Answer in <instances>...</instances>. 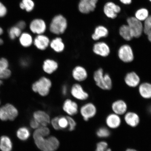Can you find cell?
<instances>
[{
	"label": "cell",
	"instance_id": "obj_1",
	"mask_svg": "<svg viewBox=\"0 0 151 151\" xmlns=\"http://www.w3.org/2000/svg\"><path fill=\"white\" fill-rule=\"evenodd\" d=\"M52 82L47 76H43L34 82L31 88L34 93L40 97H46L50 95L52 87Z\"/></svg>",
	"mask_w": 151,
	"mask_h": 151
},
{
	"label": "cell",
	"instance_id": "obj_2",
	"mask_svg": "<svg viewBox=\"0 0 151 151\" xmlns=\"http://www.w3.org/2000/svg\"><path fill=\"white\" fill-rule=\"evenodd\" d=\"M34 140L35 146L41 151H56L60 146L59 139L54 136L37 137Z\"/></svg>",
	"mask_w": 151,
	"mask_h": 151
},
{
	"label": "cell",
	"instance_id": "obj_3",
	"mask_svg": "<svg viewBox=\"0 0 151 151\" xmlns=\"http://www.w3.org/2000/svg\"><path fill=\"white\" fill-rule=\"evenodd\" d=\"M93 79L95 84L101 89L109 90L112 87V79L108 73H104L102 69L100 68L94 72Z\"/></svg>",
	"mask_w": 151,
	"mask_h": 151
},
{
	"label": "cell",
	"instance_id": "obj_4",
	"mask_svg": "<svg viewBox=\"0 0 151 151\" xmlns=\"http://www.w3.org/2000/svg\"><path fill=\"white\" fill-rule=\"evenodd\" d=\"M67 27V22L62 15H58L52 19L50 24V31L54 35H59L65 32Z\"/></svg>",
	"mask_w": 151,
	"mask_h": 151
},
{
	"label": "cell",
	"instance_id": "obj_5",
	"mask_svg": "<svg viewBox=\"0 0 151 151\" xmlns=\"http://www.w3.org/2000/svg\"><path fill=\"white\" fill-rule=\"evenodd\" d=\"M69 94L72 99L76 101H84L89 98V95L80 83L75 82L69 88Z\"/></svg>",
	"mask_w": 151,
	"mask_h": 151
},
{
	"label": "cell",
	"instance_id": "obj_6",
	"mask_svg": "<svg viewBox=\"0 0 151 151\" xmlns=\"http://www.w3.org/2000/svg\"><path fill=\"white\" fill-rule=\"evenodd\" d=\"M19 115L17 109L10 103H7L0 107V120L3 122L16 119Z\"/></svg>",
	"mask_w": 151,
	"mask_h": 151
},
{
	"label": "cell",
	"instance_id": "obj_7",
	"mask_svg": "<svg viewBox=\"0 0 151 151\" xmlns=\"http://www.w3.org/2000/svg\"><path fill=\"white\" fill-rule=\"evenodd\" d=\"M134 38H139L143 33V22L139 21L134 17H130L126 19Z\"/></svg>",
	"mask_w": 151,
	"mask_h": 151
},
{
	"label": "cell",
	"instance_id": "obj_8",
	"mask_svg": "<svg viewBox=\"0 0 151 151\" xmlns=\"http://www.w3.org/2000/svg\"><path fill=\"white\" fill-rule=\"evenodd\" d=\"M79 105L77 101L70 98H66L62 105V110L67 116L73 117L79 112Z\"/></svg>",
	"mask_w": 151,
	"mask_h": 151
},
{
	"label": "cell",
	"instance_id": "obj_9",
	"mask_svg": "<svg viewBox=\"0 0 151 151\" xmlns=\"http://www.w3.org/2000/svg\"><path fill=\"white\" fill-rule=\"evenodd\" d=\"M118 55L121 61L125 63H131L134 58L133 49L129 45L127 44L123 45L119 47Z\"/></svg>",
	"mask_w": 151,
	"mask_h": 151
},
{
	"label": "cell",
	"instance_id": "obj_10",
	"mask_svg": "<svg viewBox=\"0 0 151 151\" xmlns=\"http://www.w3.org/2000/svg\"><path fill=\"white\" fill-rule=\"evenodd\" d=\"M79 112L85 121L88 122L90 119L93 118L96 116L97 109L93 103L87 102L79 108Z\"/></svg>",
	"mask_w": 151,
	"mask_h": 151
},
{
	"label": "cell",
	"instance_id": "obj_11",
	"mask_svg": "<svg viewBox=\"0 0 151 151\" xmlns=\"http://www.w3.org/2000/svg\"><path fill=\"white\" fill-rule=\"evenodd\" d=\"M121 10L120 6L112 1L107 2L104 6V14L107 18L111 19L116 18Z\"/></svg>",
	"mask_w": 151,
	"mask_h": 151
},
{
	"label": "cell",
	"instance_id": "obj_12",
	"mask_svg": "<svg viewBox=\"0 0 151 151\" xmlns=\"http://www.w3.org/2000/svg\"><path fill=\"white\" fill-rule=\"evenodd\" d=\"M71 76L75 82L81 83L88 78V72L84 66L76 65L72 69Z\"/></svg>",
	"mask_w": 151,
	"mask_h": 151
},
{
	"label": "cell",
	"instance_id": "obj_13",
	"mask_svg": "<svg viewBox=\"0 0 151 151\" xmlns=\"http://www.w3.org/2000/svg\"><path fill=\"white\" fill-rule=\"evenodd\" d=\"M59 68L58 62L51 58H47L43 60L41 67L43 72L47 76L54 74L58 70Z\"/></svg>",
	"mask_w": 151,
	"mask_h": 151
},
{
	"label": "cell",
	"instance_id": "obj_14",
	"mask_svg": "<svg viewBox=\"0 0 151 151\" xmlns=\"http://www.w3.org/2000/svg\"><path fill=\"white\" fill-rule=\"evenodd\" d=\"M92 51L96 55L106 57L110 53L111 50L109 45L104 41H98L93 45Z\"/></svg>",
	"mask_w": 151,
	"mask_h": 151
},
{
	"label": "cell",
	"instance_id": "obj_15",
	"mask_svg": "<svg viewBox=\"0 0 151 151\" xmlns=\"http://www.w3.org/2000/svg\"><path fill=\"white\" fill-rule=\"evenodd\" d=\"M99 0H80L78 9L81 13L87 14L95 10Z\"/></svg>",
	"mask_w": 151,
	"mask_h": 151
},
{
	"label": "cell",
	"instance_id": "obj_16",
	"mask_svg": "<svg viewBox=\"0 0 151 151\" xmlns=\"http://www.w3.org/2000/svg\"><path fill=\"white\" fill-rule=\"evenodd\" d=\"M50 41L46 35H37L33 40V45L38 50L45 51L50 47Z\"/></svg>",
	"mask_w": 151,
	"mask_h": 151
},
{
	"label": "cell",
	"instance_id": "obj_17",
	"mask_svg": "<svg viewBox=\"0 0 151 151\" xmlns=\"http://www.w3.org/2000/svg\"><path fill=\"white\" fill-rule=\"evenodd\" d=\"M33 118L36 120L41 126H48L50 122V114L46 111L39 109L34 112Z\"/></svg>",
	"mask_w": 151,
	"mask_h": 151
},
{
	"label": "cell",
	"instance_id": "obj_18",
	"mask_svg": "<svg viewBox=\"0 0 151 151\" xmlns=\"http://www.w3.org/2000/svg\"><path fill=\"white\" fill-rule=\"evenodd\" d=\"M46 22L40 19H36L32 21L29 25V29L33 33L37 35H42L46 31Z\"/></svg>",
	"mask_w": 151,
	"mask_h": 151
},
{
	"label": "cell",
	"instance_id": "obj_19",
	"mask_svg": "<svg viewBox=\"0 0 151 151\" xmlns=\"http://www.w3.org/2000/svg\"><path fill=\"white\" fill-rule=\"evenodd\" d=\"M9 61L5 58H0V80L8 79L12 75V71L9 68Z\"/></svg>",
	"mask_w": 151,
	"mask_h": 151
},
{
	"label": "cell",
	"instance_id": "obj_20",
	"mask_svg": "<svg viewBox=\"0 0 151 151\" xmlns=\"http://www.w3.org/2000/svg\"><path fill=\"white\" fill-rule=\"evenodd\" d=\"M124 81L127 86L130 87L134 88L140 84V78L139 76L135 72L128 73L125 76Z\"/></svg>",
	"mask_w": 151,
	"mask_h": 151
},
{
	"label": "cell",
	"instance_id": "obj_21",
	"mask_svg": "<svg viewBox=\"0 0 151 151\" xmlns=\"http://www.w3.org/2000/svg\"><path fill=\"white\" fill-rule=\"evenodd\" d=\"M112 109L114 113L120 116L125 114L127 112V105L123 100H118L112 103Z\"/></svg>",
	"mask_w": 151,
	"mask_h": 151
},
{
	"label": "cell",
	"instance_id": "obj_22",
	"mask_svg": "<svg viewBox=\"0 0 151 151\" xmlns=\"http://www.w3.org/2000/svg\"><path fill=\"white\" fill-rule=\"evenodd\" d=\"M50 47L54 52L61 54L65 50V45L61 38L56 37L50 41Z\"/></svg>",
	"mask_w": 151,
	"mask_h": 151
},
{
	"label": "cell",
	"instance_id": "obj_23",
	"mask_svg": "<svg viewBox=\"0 0 151 151\" xmlns=\"http://www.w3.org/2000/svg\"><path fill=\"white\" fill-rule=\"evenodd\" d=\"M109 35V30L108 28L104 26L100 25L96 27L91 37L93 40L98 41L100 39L106 37Z\"/></svg>",
	"mask_w": 151,
	"mask_h": 151
},
{
	"label": "cell",
	"instance_id": "obj_24",
	"mask_svg": "<svg viewBox=\"0 0 151 151\" xmlns=\"http://www.w3.org/2000/svg\"><path fill=\"white\" fill-rule=\"evenodd\" d=\"M124 120L126 123L132 127H137L140 122L138 115L132 112H126L124 115Z\"/></svg>",
	"mask_w": 151,
	"mask_h": 151
},
{
	"label": "cell",
	"instance_id": "obj_25",
	"mask_svg": "<svg viewBox=\"0 0 151 151\" xmlns=\"http://www.w3.org/2000/svg\"><path fill=\"white\" fill-rule=\"evenodd\" d=\"M106 122L109 128L111 129H116L120 126L121 119L119 116L113 113L108 115L106 120Z\"/></svg>",
	"mask_w": 151,
	"mask_h": 151
},
{
	"label": "cell",
	"instance_id": "obj_26",
	"mask_svg": "<svg viewBox=\"0 0 151 151\" xmlns=\"http://www.w3.org/2000/svg\"><path fill=\"white\" fill-rule=\"evenodd\" d=\"M139 92L141 97L145 99H151V84L144 82L139 85Z\"/></svg>",
	"mask_w": 151,
	"mask_h": 151
},
{
	"label": "cell",
	"instance_id": "obj_27",
	"mask_svg": "<svg viewBox=\"0 0 151 151\" xmlns=\"http://www.w3.org/2000/svg\"><path fill=\"white\" fill-rule=\"evenodd\" d=\"M34 39L29 33H22L19 37V41L21 46L25 48H29L33 44Z\"/></svg>",
	"mask_w": 151,
	"mask_h": 151
},
{
	"label": "cell",
	"instance_id": "obj_28",
	"mask_svg": "<svg viewBox=\"0 0 151 151\" xmlns=\"http://www.w3.org/2000/svg\"><path fill=\"white\" fill-rule=\"evenodd\" d=\"M119 33L124 40L129 41L134 38L131 30L127 24H123L119 28Z\"/></svg>",
	"mask_w": 151,
	"mask_h": 151
},
{
	"label": "cell",
	"instance_id": "obj_29",
	"mask_svg": "<svg viewBox=\"0 0 151 151\" xmlns=\"http://www.w3.org/2000/svg\"><path fill=\"white\" fill-rule=\"evenodd\" d=\"M13 149V143L11 139L6 135L0 138V150L1 151H11Z\"/></svg>",
	"mask_w": 151,
	"mask_h": 151
},
{
	"label": "cell",
	"instance_id": "obj_30",
	"mask_svg": "<svg viewBox=\"0 0 151 151\" xmlns=\"http://www.w3.org/2000/svg\"><path fill=\"white\" fill-rule=\"evenodd\" d=\"M30 130L27 127L22 126L18 128L16 132V135L19 140L25 141L28 140L31 137Z\"/></svg>",
	"mask_w": 151,
	"mask_h": 151
},
{
	"label": "cell",
	"instance_id": "obj_31",
	"mask_svg": "<svg viewBox=\"0 0 151 151\" xmlns=\"http://www.w3.org/2000/svg\"><path fill=\"white\" fill-rule=\"evenodd\" d=\"M150 14L148 9L145 7H141L135 11L134 17L142 22H144L150 16Z\"/></svg>",
	"mask_w": 151,
	"mask_h": 151
},
{
	"label": "cell",
	"instance_id": "obj_32",
	"mask_svg": "<svg viewBox=\"0 0 151 151\" xmlns=\"http://www.w3.org/2000/svg\"><path fill=\"white\" fill-rule=\"evenodd\" d=\"M50 131L48 126H41L34 131L33 134L34 139L37 137H46L50 135Z\"/></svg>",
	"mask_w": 151,
	"mask_h": 151
},
{
	"label": "cell",
	"instance_id": "obj_33",
	"mask_svg": "<svg viewBox=\"0 0 151 151\" xmlns=\"http://www.w3.org/2000/svg\"><path fill=\"white\" fill-rule=\"evenodd\" d=\"M143 33L147 36V39L151 42V15L143 22Z\"/></svg>",
	"mask_w": 151,
	"mask_h": 151
},
{
	"label": "cell",
	"instance_id": "obj_34",
	"mask_svg": "<svg viewBox=\"0 0 151 151\" xmlns=\"http://www.w3.org/2000/svg\"><path fill=\"white\" fill-rule=\"evenodd\" d=\"M35 6V3L32 0H22L20 4V8L27 12L32 11Z\"/></svg>",
	"mask_w": 151,
	"mask_h": 151
},
{
	"label": "cell",
	"instance_id": "obj_35",
	"mask_svg": "<svg viewBox=\"0 0 151 151\" xmlns=\"http://www.w3.org/2000/svg\"><path fill=\"white\" fill-rule=\"evenodd\" d=\"M22 30L16 26L11 27L9 30L8 34L9 38L14 40L17 37H19L21 34Z\"/></svg>",
	"mask_w": 151,
	"mask_h": 151
},
{
	"label": "cell",
	"instance_id": "obj_36",
	"mask_svg": "<svg viewBox=\"0 0 151 151\" xmlns=\"http://www.w3.org/2000/svg\"><path fill=\"white\" fill-rule=\"evenodd\" d=\"M58 125L61 130L67 129L68 127V122L67 116H59Z\"/></svg>",
	"mask_w": 151,
	"mask_h": 151
},
{
	"label": "cell",
	"instance_id": "obj_37",
	"mask_svg": "<svg viewBox=\"0 0 151 151\" xmlns=\"http://www.w3.org/2000/svg\"><path fill=\"white\" fill-rule=\"evenodd\" d=\"M110 132L106 128L102 127L99 128L96 132V135L100 138H106L110 135Z\"/></svg>",
	"mask_w": 151,
	"mask_h": 151
},
{
	"label": "cell",
	"instance_id": "obj_38",
	"mask_svg": "<svg viewBox=\"0 0 151 151\" xmlns=\"http://www.w3.org/2000/svg\"><path fill=\"white\" fill-rule=\"evenodd\" d=\"M95 151H112L108 148L107 143L105 141H101L97 143Z\"/></svg>",
	"mask_w": 151,
	"mask_h": 151
},
{
	"label": "cell",
	"instance_id": "obj_39",
	"mask_svg": "<svg viewBox=\"0 0 151 151\" xmlns=\"http://www.w3.org/2000/svg\"><path fill=\"white\" fill-rule=\"evenodd\" d=\"M19 65L22 68L26 69L29 67L31 64V60L30 58L24 57L20 58L19 60Z\"/></svg>",
	"mask_w": 151,
	"mask_h": 151
},
{
	"label": "cell",
	"instance_id": "obj_40",
	"mask_svg": "<svg viewBox=\"0 0 151 151\" xmlns=\"http://www.w3.org/2000/svg\"><path fill=\"white\" fill-rule=\"evenodd\" d=\"M68 122V127L67 129L70 132L74 131L77 126V123L73 117L67 116Z\"/></svg>",
	"mask_w": 151,
	"mask_h": 151
},
{
	"label": "cell",
	"instance_id": "obj_41",
	"mask_svg": "<svg viewBox=\"0 0 151 151\" xmlns=\"http://www.w3.org/2000/svg\"><path fill=\"white\" fill-rule=\"evenodd\" d=\"M58 118H59V116H56L50 120V124H51L52 128L56 131L61 130L58 125Z\"/></svg>",
	"mask_w": 151,
	"mask_h": 151
},
{
	"label": "cell",
	"instance_id": "obj_42",
	"mask_svg": "<svg viewBox=\"0 0 151 151\" xmlns=\"http://www.w3.org/2000/svg\"><path fill=\"white\" fill-rule=\"evenodd\" d=\"M69 88L67 84H64L62 85L61 88V93L63 97H66L68 95L69 92Z\"/></svg>",
	"mask_w": 151,
	"mask_h": 151
},
{
	"label": "cell",
	"instance_id": "obj_43",
	"mask_svg": "<svg viewBox=\"0 0 151 151\" xmlns=\"http://www.w3.org/2000/svg\"><path fill=\"white\" fill-rule=\"evenodd\" d=\"M7 9L5 6L0 1V18H2L6 15Z\"/></svg>",
	"mask_w": 151,
	"mask_h": 151
},
{
	"label": "cell",
	"instance_id": "obj_44",
	"mask_svg": "<svg viewBox=\"0 0 151 151\" xmlns=\"http://www.w3.org/2000/svg\"><path fill=\"white\" fill-rule=\"evenodd\" d=\"M29 125L32 129L35 130L37 129L41 126L40 124L36 120L34 119L33 118L30 120L29 122Z\"/></svg>",
	"mask_w": 151,
	"mask_h": 151
},
{
	"label": "cell",
	"instance_id": "obj_45",
	"mask_svg": "<svg viewBox=\"0 0 151 151\" xmlns=\"http://www.w3.org/2000/svg\"><path fill=\"white\" fill-rule=\"evenodd\" d=\"M16 26L22 31V30L25 29L26 24L25 22L24 21L21 20L18 22Z\"/></svg>",
	"mask_w": 151,
	"mask_h": 151
},
{
	"label": "cell",
	"instance_id": "obj_46",
	"mask_svg": "<svg viewBox=\"0 0 151 151\" xmlns=\"http://www.w3.org/2000/svg\"><path fill=\"white\" fill-rule=\"evenodd\" d=\"M122 4L128 5L131 4L133 0H119Z\"/></svg>",
	"mask_w": 151,
	"mask_h": 151
},
{
	"label": "cell",
	"instance_id": "obj_47",
	"mask_svg": "<svg viewBox=\"0 0 151 151\" xmlns=\"http://www.w3.org/2000/svg\"><path fill=\"white\" fill-rule=\"evenodd\" d=\"M3 30L2 28L0 27V36L3 35Z\"/></svg>",
	"mask_w": 151,
	"mask_h": 151
},
{
	"label": "cell",
	"instance_id": "obj_48",
	"mask_svg": "<svg viewBox=\"0 0 151 151\" xmlns=\"http://www.w3.org/2000/svg\"><path fill=\"white\" fill-rule=\"evenodd\" d=\"M126 151H137L136 150L133 149H128Z\"/></svg>",
	"mask_w": 151,
	"mask_h": 151
},
{
	"label": "cell",
	"instance_id": "obj_49",
	"mask_svg": "<svg viewBox=\"0 0 151 151\" xmlns=\"http://www.w3.org/2000/svg\"><path fill=\"white\" fill-rule=\"evenodd\" d=\"M4 41L0 37V45L3 44Z\"/></svg>",
	"mask_w": 151,
	"mask_h": 151
},
{
	"label": "cell",
	"instance_id": "obj_50",
	"mask_svg": "<svg viewBox=\"0 0 151 151\" xmlns=\"http://www.w3.org/2000/svg\"><path fill=\"white\" fill-rule=\"evenodd\" d=\"M3 84V80H0V87Z\"/></svg>",
	"mask_w": 151,
	"mask_h": 151
},
{
	"label": "cell",
	"instance_id": "obj_51",
	"mask_svg": "<svg viewBox=\"0 0 151 151\" xmlns=\"http://www.w3.org/2000/svg\"><path fill=\"white\" fill-rule=\"evenodd\" d=\"M148 1L151 3V0H148Z\"/></svg>",
	"mask_w": 151,
	"mask_h": 151
},
{
	"label": "cell",
	"instance_id": "obj_52",
	"mask_svg": "<svg viewBox=\"0 0 151 151\" xmlns=\"http://www.w3.org/2000/svg\"><path fill=\"white\" fill-rule=\"evenodd\" d=\"M0 105H1V101H0Z\"/></svg>",
	"mask_w": 151,
	"mask_h": 151
}]
</instances>
